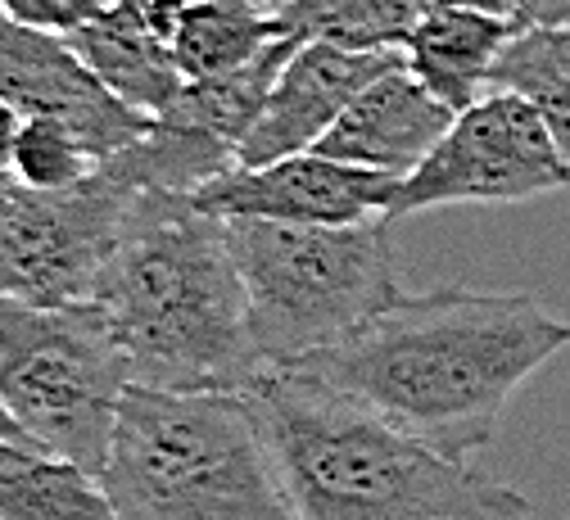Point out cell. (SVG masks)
<instances>
[{"instance_id":"obj_1","label":"cell","mask_w":570,"mask_h":520,"mask_svg":"<svg viewBox=\"0 0 570 520\" xmlns=\"http://www.w3.org/2000/svg\"><path fill=\"white\" fill-rule=\"evenodd\" d=\"M570 349V322L530 294L440 285L403 294L348 340L285 362L453 462L484 453L508 399Z\"/></svg>"},{"instance_id":"obj_2","label":"cell","mask_w":570,"mask_h":520,"mask_svg":"<svg viewBox=\"0 0 570 520\" xmlns=\"http://www.w3.org/2000/svg\"><path fill=\"white\" fill-rule=\"evenodd\" d=\"M87 304L114 335L131 385L240 394L267 366L227 222L195 208L190 195H136Z\"/></svg>"},{"instance_id":"obj_3","label":"cell","mask_w":570,"mask_h":520,"mask_svg":"<svg viewBox=\"0 0 570 520\" xmlns=\"http://www.w3.org/2000/svg\"><path fill=\"white\" fill-rule=\"evenodd\" d=\"M299 520H530V502L291 366L240 390Z\"/></svg>"},{"instance_id":"obj_4","label":"cell","mask_w":570,"mask_h":520,"mask_svg":"<svg viewBox=\"0 0 570 520\" xmlns=\"http://www.w3.org/2000/svg\"><path fill=\"white\" fill-rule=\"evenodd\" d=\"M100 484L118 520H299L245 394L127 385Z\"/></svg>"},{"instance_id":"obj_5","label":"cell","mask_w":570,"mask_h":520,"mask_svg":"<svg viewBox=\"0 0 570 520\" xmlns=\"http://www.w3.org/2000/svg\"><path fill=\"white\" fill-rule=\"evenodd\" d=\"M249 300V331L267 366L322 353L403 300L390 217L317 222L223 217Z\"/></svg>"},{"instance_id":"obj_6","label":"cell","mask_w":570,"mask_h":520,"mask_svg":"<svg viewBox=\"0 0 570 520\" xmlns=\"http://www.w3.org/2000/svg\"><path fill=\"white\" fill-rule=\"evenodd\" d=\"M127 385L91 304L41 308L0 294V403L41 449L100 475Z\"/></svg>"},{"instance_id":"obj_7","label":"cell","mask_w":570,"mask_h":520,"mask_svg":"<svg viewBox=\"0 0 570 520\" xmlns=\"http://www.w3.org/2000/svg\"><path fill=\"white\" fill-rule=\"evenodd\" d=\"M136 195L105 164L50 195L0 173V294L41 308L87 304Z\"/></svg>"},{"instance_id":"obj_8","label":"cell","mask_w":570,"mask_h":520,"mask_svg":"<svg viewBox=\"0 0 570 520\" xmlns=\"http://www.w3.org/2000/svg\"><path fill=\"white\" fill-rule=\"evenodd\" d=\"M566 186L570 168L543 114L512 91H489L453 118L431 159L399 186L390 222L449 204H525Z\"/></svg>"},{"instance_id":"obj_9","label":"cell","mask_w":570,"mask_h":520,"mask_svg":"<svg viewBox=\"0 0 570 520\" xmlns=\"http://www.w3.org/2000/svg\"><path fill=\"white\" fill-rule=\"evenodd\" d=\"M0 100H10L23 118H55L73 127L100 164L150 131V114L118 100L63 32L14 23L6 10H0Z\"/></svg>"},{"instance_id":"obj_10","label":"cell","mask_w":570,"mask_h":520,"mask_svg":"<svg viewBox=\"0 0 570 520\" xmlns=\"http://www.w3.org/2000/svg\"><path fill=\"white\" fill-rule=\"evenodd\" d=\"M403 181L367 173L317 150L285 155L258 168H232L208 186L190 190V204L213 217H267V222H317V227H353V222L390 217Z\"/></svg>"},{"instance_id":"obj_11","label":"cell","mask_w":570,"mask_h":520,"mask_svg":"<svg viewBox=\"0 0 570 520\" xmlns=\"http://www.w3.org/2000/svg\"><path fill=\"white\" fill-rule=\"evenodd\" d=\"M390 68H403V50H348L317 37L299 41V50L285 59L258 122L240 140V168L313 150L353 105V96L385 78Z\"/></svg>"},{"instance_id":"obj_12","label":"cell","mask_w":570,"mask_h":520,"mask_svg":"<svg viewBox=\"0 0 570 520\" xmlns=\"http://www.w3.org/2000/svg\"><path fill=\"white\" fill-rule=\"evenodd\" d=\"M453 118L458 109L425 91L407 68H390L385 78H376L367 91L353 96V105L335 118V127L313 150L353 168L407 181L449 136Z\"/></svg>"},{"instance_id":"obj_13","label":"cell","mask_w":570,"mask_h":520,"mask_svg":"<svg viewBox=\"0 0 570 520\" xmlns=\"http://www.w3.org/2000/svg\"><path fill=\"white\" fill-rule=\"evenodd\" d=\"M96 78L140 114H164L181 91L173 46L146 19V0H109L82 28L63 32Z\"/></svg>"},{"instance_id":"obj_14","label":"cell","mask_w":570,"mask_h":520,"mask_svg":"<svg viewBox=\"0 0 570 520\" xmlns=\"http://www.w3.org/2000/svg\"><path fill=\"white\" fill-rule=\"evenodd\" d=\"M521 23L480 10H425L403 41V68L458 114L489 96V72Z\"/></svg>"},{"instance_id":"obj_15","label":"cell","mask_w":570,"mask_h":520,"mask_svg":"<svg viewBox=\"0 0 570 520\" xmlns=\"http://www.w3.org/2000/svg\"><path fill=\"white\" fill-rule=\"evenodd\" d=\"M0 520H118L96 471L41 443H0Z\"/></svg>"},{"instance_id":"obj_16","label":"cell","mask_w":570,"mask_h":520,"mask_svg":"<svg viewBox=\"0 0 570 520\" xmlns=\"http://www.w3.org/2000/svg\"><path fill=\"white\" fill-rule=\"evenodd\" d=\"M299 41L304 37L285 32V37H276L263 55H254L240 68L213 72V78H186L181 91H177V100L164 114H155V118L186 122V127H195V131H204L213 140L232 145V150L240 155V140L258 122V114H263V105H267V96H272V87L281 78L285 59L299 50Z\"/></svg>"},{"instance_id":"obj_17","label":"cell","mask_w":570,"mask_h":520,"mask_svg":"<svg viewBox=\"0 0 570 520\" xmlns=\"http://www.w3.org/2000/svg\"><path fill=\"white\" fill-rule=\"evenodd\" d=\"M276 37H285L281 19L249 0H186L168 46L181 78H213V72L249 63Z\"/></svg>"},{"instance_id":"obj_18","label":"cell","mask_w":570,"mask_h":520,"mask_svg":"<svg viewBox=\"0 0 570 520\" xmlns=\"http://www.w3.org/2000/svg\"><path fill=\"white\" fill-rule=\"evenodd\" d=\"M421 14L425 0H291L285 10H276L291 37H317L348 50H403Z\"/></svg>"},{"instance_id":"obj_19","label":"cell","mask_w":570,"mask_h":520,"mask_svg":"<svg viewBox=\"0 0 570 520\" xmlns=\"http://www.w3.org/2000/svg\"><path fill=\"white\" fill-rule=\"evenodd\" d=\"M100 168V159L82 145L73 127H63L55 118H23L19 145H14V164L10 177L28 190H68L87 181Z\"/></svg>"},{"instance_id":"obj_20","label":"cell","mask_w":570,"mask_h":520,"mask_svg":"<svg viewBox=\"0 0 570 520\" xmlns=\"http://www.w3.org/2000/svg\"><path fill=\"white\" fill-rule=\"evenodd\" d=\"M105 6L109 0H0V10L14 23L46 28V32H73L87 19H96Z\"/></svg>"},{"instance_id":"obj_21","label":"cell","mask_w":570,"mask_h":520,"mask_svg":"<svg viewBox=\"0 0 570 520\" xmlns=\"http://www.w3.org/2000/svg\"><path fill=\"white\" fill-rule=\"evenodd\" d=\"M530 105L543 114L548 136H552V145H557V155H561L566 168H570V78L557 82V87H548V91H539Z\"/></svg>"},{"instance_id":"obj_22","label":"cell","mask_w":570,"mask_h":520,"mask_svg":"<svg viewBox=\"0 0 570 520\" xmlns=\"http://www.w3.org/2000/svg\"><path fill=\"white\" fill-rule=\"evenodd\" d=\"M425 10H480V14L521 23V0H425Z\"/></svg>"},{"instance_id":"obj_23","label":"cell","mask_w":570,"mask_h":520,"mask_svg":"<svg viewBox=\"0 0 570 520\" xmlns=\"http://www.w3.org/2000/svg\"><path fill=\"white\" fill-rule=\"evenodd\" d=\"M19 131H23V114L10 100H0V173H10V164H14Z\"/></svg>"},{"instance_id":"obj_24","label":"cell","mask_w":570,"mask_h":520,"mask_svg":"<svg viewBox=\"0 0 570 520\" xmlns=\"http://www.w3.org/2000/svg\"><path fill=\"white\" fill-rule=\"evenodd\" d=\"M521 23H570V0H521Z\"/></svg>"},{"instance_id":"obj_25","label":"cell","mask_w":570,"mask_h":520,"mask_svg":"<svg viewBox=\"0 0 570 520\" xmlns=\"http://www.w3.org/2000/svg\"><path fill=\"white\" fill-rule=\"evenodd\" d=\"M0 443H37V439L6 412V403H0Z\"/></svg>"},{"instance_id":"obj_26","label":"cell","mask_w":570,"mask_h":520,"mask_svg":"<svg viewBox=\"0 0 570 520\" xmlns=\"http://www.w3.org/2000/svg\"><path fill=\"white\" fill-rule=\"evenodd\" d=\"M254 6H258V10H267V14H276V10L291 6V0H254Z\"/></svg>"},{"instance_id":"obj_27","label":"cell","mask_w":570,"mask_h":520,"mask_svg":"<svg viewBox=\"0 0 570 520\" xmlns=\"http://www.w3.org/2000/svg\"><path fill=\"white\" fill-rule=\"evenodd\" d=\"M249 6H254V0H249Z\"/></svg>"}]
</instances>
